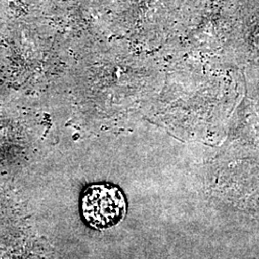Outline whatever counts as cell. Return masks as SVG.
I'll list each match as a JSON object with an SVG mask.
<instances>
[{
	"mask_svg": "<svg viewBox=\"0 0 259 259\" xmlns=\"http://www.w3.org/2000/svg\"><path fill=\"white\" fill-rule=\"evenodd\" d=\"M127 212V203L120 189L111 185H93L83 191L82 213L96 230H107L120 222Z\"/></svg>",
	"mask_w": 259,
	"mask_h": 259,
	"instance_id": "6da1fadb",
	"label": "cell"
}]
</instances>
